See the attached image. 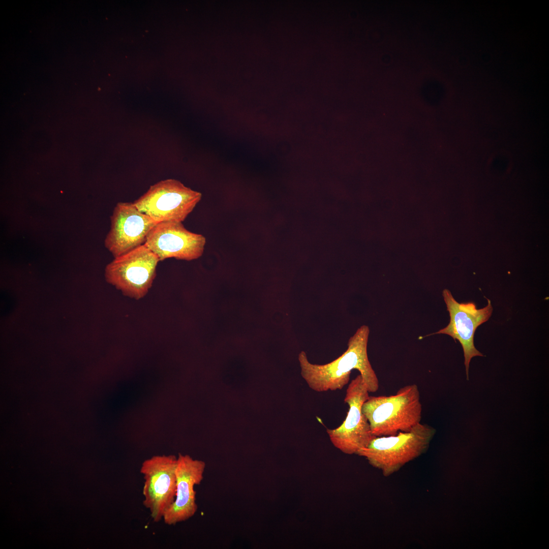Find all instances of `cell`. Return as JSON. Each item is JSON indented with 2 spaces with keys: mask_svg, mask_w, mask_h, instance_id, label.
<instances>
[{
  "mask_svg": "<svg viewBox=\"0 0 549 549\" xmlns=\"http://www.w3.org/2000/svg\"><path fill=\"white\" fill-rule=\"evenodd\" d=\"M205 237L188 230L181 222L158 223L147 234L144 245L163 261L174 258L190 261L200 257L204 250Z\"/></svg>",
  "mask_w": 549,
  "mask_h": 549,
  "instance_id": "obj_9",
  "label": "cell"
},
{
  "mask_svg": "<svg viewBox=\"0 0 549 549\" xmlns=\"http://www.w3.org/2000/svg\"><path fill=\"white\" fill-rule=\"evenodd\" d=\"M202 194L174 179L160 181L134 202L136 208L158 223L183 222L200 201Z\"/></svg>",
  "mask_w": 549,
  "mask_h": 549,
  "instance_id": "obj_4",
  "label": "cell"
},
{
  "mask_svg": "<svg viewBox=\"0 0 549 549\" xmlns=\"http://www.w3.org/2000/svg\"><path fill=\"white\" fill-rule=\"evenodd\" d=\"M442 295L450 316L449 324L445 328L433 334H445L461 343L465 358L467 379L469 380V368L473 357L483 355L475 348L474 337L475 330L481 324L486 322L492 315L491 301L487 298V304L478 309L475 303H459L450 291L444 289Z\"/></svg>",
  "mask_w": 549,
  "mask_h": 549,
  "instance_id": "obj_8",
  "label": "cell"
},
{
  "mask_svg": "<svg viewBox=\"0 0 549 549\" xmlns=\"http://www.w3.org/2000/svg\"><path fill=\"white\" fill-rule=\"evenodd\" d=\"M435 432L432 426L419 423L409 432L376 437L356 454L388 477L425 453Z\"/></svg>",
  "mask_w": 549,
  "mask_h": 549,
  "instance_id": "obj_3",
  "label": "cell"
},
{
  "mask_svg": "<svg viewBox=\"0 0 549 549\" xmlns=\"http://www.w3.org/2000/svg\"><path fill=\"white\" fill-rule=\"evenodd\" d=\"M157 222L139 210L133 202H118L111 216L105 246L115 258L144 245Z\"/></svg>",
  "mask_w": 549,
  "mask_h": 549,
  "instance_id": "obj_10",
  "label": "cell"
},
{
  "mask_svg": "<svg viewBox=\"0 0 549 549\" xmlns=\"http://www.w3.org/2000/svg\"><path fill=\"white\" fill-rule=\"evenodd\" d=\"M205 468L203 461L194 460L188 455L179 454L175 469L176 496L164 515L165 524L174 525L195 515L198 506L194 487L203 480Z\"/></svg>",
  "mask_w": 549,
  "mask_h": 549,
  "instance_id": "obj_11",
  "label": "cell"
},
{
  "mask_svg": "<svg viewBox=\"0 0 549 549\" xmlns=\"http://www.w3.org/2000/svg\"><path fill=\"white\" fill-rule=\"evenodd\" d=\"M369 328L363 325L348 342L347 350L334 360L324 364L312 363L302 351L298 356L301 377L317 392L342 389L349 383L352 370H358L369 392H376L379 381L369 360L367 346Z\"/></svg>",
  "mask_w": 549,
  "mask_h": 549,
  "instance_id": "obj_1",
  "label": "cell"
},
{
  "mask_svg": "<svg viewBox=\"0 0 549 549\" xmlns=\"http://www.w3.org/2000/svg\"><path fill=\"white\" fill-rule=\"evenodd\" d=\"M362 412L375 437L409 432L421 419L418 387L412 384L401 387L394 395L369 396L362 406Z\"/></svg>",
  "mask_w": 549,
  "mask_h": 549,
  "instance_id": "obj_2",
  "label": "cell"
},
{
  "mask_svg": "<svg viewBox=\"0 0 549 549\" xmlns=\"http://www.w3.org/2000/svg\"><path fill=\"white\" fill-rule=\"evenodd\" d=\"M369 393L359 374L351 380L346 390L344 402L348 404L349 409L346 418L338 428L326 430L333 446L345 454H356L376 437L362 412V406L369 398Z\"/></svg>",
  "mask_w": 549,
  "mask_h": 549,
  "instance_id": "obj_6",
  "label": "cell"
},
{
  "mask_svg": "<svg viewBox=\"0 0 549 549\" xmlns=\"http://www.w3.org/2000/svg\"><path fill=\"white\" fill-rule=\"evenodd\" d=\"M177 458L157 455L145 460L140 472L143 475V504L156 523L163 520L176 496Z\"/></svg>",
  "mask_w": 549,
  "mask_h": 549,
  "instance_id": "obj_7",
  "label": "cell"
},
{
  "mask_svg": "<svg viewBox=\"0 0 549 549\" xmlns=\"http://www.w3.org/2000/svg\"><path fill=\"white\" fill-rule=\"evenodd\" d=\"M159 261L156 255L141 245L109 263L105 270L106 280L124 295L140 299L151 288Z\"/></svg>",
  "mask_w": 549,
  "mask_h": 549,
  "instance_id": "obj_5",
  "label": "cell"
}]
</instances>
